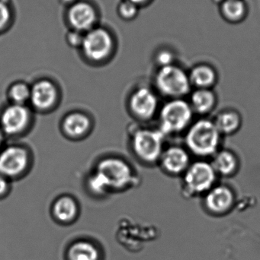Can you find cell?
<instances>
[{
  "mask_svg": "<svg viewBox=\"0 0 260 260\" xmlns=\"http://www.w3.org/2000/svg\"><path fill=\"white\" fill-rule=\"evenodd\" d=\"M30 150L24 145H4L0 151V174L13 181L27 174L32 165Z\"/></svg>",
  "mask_w": 260,
  "mask_h": 260,
  "instance_id": "52a82bcc",
  "label": "cell"
},
{
  "mask_svg": "<svg viewBox=\"0 0 260 260\" xmlns=\"http://www.w3.org/2000/svg\"><path fill=\"white\" fill-rule=\"evenodd\" d=\"M33 113L27 105L8 104L0 111V129L5 137L21 136L32 126Z\"/></svg>",
  "mask_w": 260,
  "mask_h": 260,
  "instance_id": "ba28073f",
  "label": "cell"
},
{
  "mask_svg": "<svg viewBox=\"0 0 260 260\" xmlns=\"http://www.w3.org/2000/svg\"><path fill=\"white\" fill-rule=\"evenodd\" d=\"M154 82L157 94L169 100L183 99L192 91L189 73L175 64L159 68Z\"/></svg>",
  "mask_w": 260,
  "mask_h": 260,
  "instance_id": "5b68a950",
  "label": "cell"
},
{
  "mask_svg": "<svg viewBox=\"0 0 260 260\" xmlns=\"http://www.w3.org/2000/svg\"><path fill=\"white\" fill-rule=\"evenodd\" d=\"M68 20L73 30L83 33L93 28L97 20V14L90 3L77 2L70 7Z\"/></svg>",
  "mask_w": 260,
  "mask_h": 260,
  "instance_id": "9a60e30c",
  "label": "cell"
},
{
  "mask_svg": "<svg viewBox=\"0 0 260 260\" xmlns=\"http://www.w3.org/2000/svg\"><path fill=\"white\" fill-rule=\"evenodd\" d=\"M213 120L221 136H232L241 129L243 119L241 113L235 109L220 111Z\"/></svg>",
  "mask_w": 260,
  "mask_h": 260,
  "instance_id": "ac0fdd59",
  "label": "cell"
},
{
  "mask_svg": "<svg viewBox=\"0 0 260 260\" xmlns=\"http://www.w3.org/2000/svg\"><path fill=\"white\" fill-rule=\"evenodd\" d=\"M68 256L70 260H99V253L91 243L79 241L71 246Z\"/></svg>",
  "mask_w": 260,
  "mask_h": 260,
  "instance_id": "603a6c76",
  "label": "cell"
},
{
  "mask_svg": "<svg viewBox=\"0 0 260 260\" xmlns=\"http://www.w3.org/2000/svg\"><path fill=\"white\" fill-rule=\"evenodd\" d=\"M235 203V192L227 185L216 184L204 195L205 206L214 214L226 213Z\"/></svg>",
  "mask_w": 260,
  "mask_h": 260,
  "instance_id": "4fadbf2b",
  "label": "cell"
},
{
  "mask_svg": "<svg viewBox=\"0 0 260 260\" xmlns=\"http://www.w3.org/2000/svg\"><path fill=\"white\" fill-rule=\"evenodd\" d=\"M221 137L213 120L201 118L186 130L185 143L188 151L194 155L201 158L212 157L221 149Z\"/></svg>",
  "mask_w": 260,
  "mask_h": 260,
  "instance_id": "7a4b0ae2",
  "label": "cell"
},
{
  "mask_svg": "<svg viewBox=\"0 0 260 260\" xmlns=\"http://www.w3.org/2000/svg\"><path fill=\"white\" fill-rule=\"evenodd\" d=\"M128 105L133 117L143 123L152 120L158 115L160 111L158 94L154 88L145 85L132 91Z\"/></svg>",
  "mask_w": 260,
  "mask_h": 260,
  "instance_id": "9c48e42d",
  "label": "cell"
},
{
  "mask_svg": "<svg viewBox=\"0 0 260 260\" xmlns=\"http://www.w3.org/2000/svg\"><path fill=\"white\" fill-rule=\"evenodd\" d=\"M189 77L191 85L195 89H213L218 82L216 71L207 64H199L194 67L189 73Z\"/></svg>",
  "mask_w": 260,
  "mask_h": 260,
  "instance_id": "d6986e66",
  "label": "cell"
},
{
  "mask_svg": "<svg viewBox=\"0 0 260 260\" xmlns=\"http://www.w3.org/2000/svg\"><path fill=\"white\" fill-rule=\"evenodd\" d=\"M93 127V120L82 111H72L66 114L61 122V130L66 137L80 140L87 137Z\"/></svg>",
  "mask_w": 260,
  "mask_h": 260,
  "instance_id": "5bb4252c",
  "label": "cell"
},
{
  "mask_svg": "<svg viewBox=\"0 0 260 260\" xmlns=\"http://www.w3.org/2000/svg\"><path fill=\"white\" fill-rule=\"evenodd\" d=\"M156 63L159 68L167 67L174 64V55L169 50H163L157 53L156 56Z\"/></svg>",
  "mask_w": 260,
  "mask_h": 260,
  "instance_id": "d4e9b609",
  "label": "cell"
},
{
  "mask_svg": "<svg viewBox=\"0 0 260 260\" xmlns=\"http://www.w3.org/2000/svg\"><path fill=\"white\" fill-rule=\"evenodd\" d=\"M190 152L180 145L165 148L159 160L163 172L170 176H182L191 165Z\"/></svg>",
  "mask_w": 260,
  "mask_h": 260,
  "instance_id": "7c38bea8",
  "label": "cell"
},
{
  "mask_svg": "<svg viewBox=\"0 0 260 260\" xmlns=\"http://www.w3.org/2000/svg\"><path fill=\"white\" fill-rule=\"evenodd\" d=\"M221 13L226 20L230 22L242 21L247 13V6L243 0H223Z\"/></svg>",
  "mask_w": 260,
  "mask_h": 260,
  "instance_id": "44dd1931",
  "label": "cell"
},
{
  "mask_svg": "<svg viewBox=\"0 0 260 260\" xmlns=\"http://www.w3.org/2000/svg\"><path fill=\"white\" fill-rule=\"evenodd\" d=\"M129 138L131 151L139 161L146 165L159 163L165 148L166 136L158 128H134Z\"/></svg>",
  "mask_w": 260,
  "mask_h": 260,
  "instance_id": "3957f363",
  "label": "cell"
},
{
  "mask_svg": "<svg viewBox=\"0 0 260 260\" xmlns=\"http://www.w3.org/2000/svg\"><path fill=\"white\" fill-rule=\"evenodd\" d=\"M193 115L189 102L183 99H171L160 108L158 129L166 137L186 132L193 123Z\"/></svg>",
  "mask_w": 260,
  "mask_h": 260,
  "instance_id": "277c9868",
  "label": "cell"
},
{
  "mask_svg": "<svg viewBox=\"0 0 260 260\" xmlns=\"http://www.w3.org/2000/svg\"><path fill=\"white\" fill-rule=\"evenodd\" d=\"M83 38L84 35H82V32L78 31L73 29L71 31H69L67 35V43L73 47H82Z\"/></svg>",
  "mask_w": 260,
  "mask_h": 260,
  "instance_id": "4316f807",
  "label": "cell"
},
{
  "mask_svg": "<svg viewBox=\"0 0 260 260\" xmlns=\"http://www.w3.org/2000/svg\"><path fill=\"white\" fill-rule=\"evenodd\" d=\"M189 103L194 114L206 116L216 108L218 97L213 89L196 88L191 93Z\"/></svg>",
  "mask_w": 260,
  "mask_h": 260,
  "instance_id": "e0dca14e",
  "label": "cell"
},
{
  "mask_svg": "<svg viewBox=\"0 0 260 260\" xmlns=\"http://www.w3.org/2000/svg\"><path fill=\"white\" fill-rule=\"evenodd\" d=\"M12 182L7 177L0 174V200L6 198L10 193Z\"/></svg>",
  "mask_w": 260,
  "mask_h": 260,
  "instance_id": "83f0119b",
  "label": "cell"
},
{
  "mask_svg": "<svg viewBox=\"0 0 260 260\" xmlns=\"http://www.w3.org/2000/svg\"><path fill=\"white\" fill-rule=\"evenodd\" d=\"M53 216L61 223H70L77 216L79 206L74 197L62 195L55 200L52 206Z\"/></svg>",
  "mask_w": 260,
  "mask_h": 260,
  "instance_id": "ffe728a7",
  "label": "cell"
},
{
  "mask_svg": "<svg viewBox=\"0 0 260 260\" xmlns=\"http://www.w3.org/2000/svg\"><path fill=\"white\" fill-rule=\"evenodd\" d=\"M128 1H131V3H134V4L139 6V5H142L143 4V3H146L148 0H128Z\"/></svg>",
  "mask_w": 260,
  "mask_h": 260,
  "instance_id": "f546056e",
  "label": "cell"
},
{
  "mask_svg": "<svg viewBox=\"0 0 260 260\" xmlns=\"http://www.w3.org/2000/svg\"><path fill=\"white\" fill-rule=\"evenodd\" d=\"M118 12L121 18L129 21L137 16L138 13V6L128 0H124L119 3Z\"/></svg>",
  "mask_w": 260,
  "mask_h": 260,
  "instance_id": "cb8c5ba5",
  "label": "cell"
},
{
  "mask_svg": "<svg viewBox=\"0 0 260 260\" xmlns=\"http://www.w3.org/2000/svg\"><path fill=\"white\" fill-rule=\"evenodd\" d=\"M9 104L27 105L30 101L31 85L22 81H17L9 85L6 91Z\"/></svg>",
  "mask_w": 260,
  "mask_h": 260,
  "instance_id": "7402d4cb",
  "label": "cell"
},
{
  "mask_svg": "<svg viewBox=\"0 0 260 260\" xmlns=\"http://www.w3.org/2000/svg\"><path fill=\"white\" fill-rule=\"evenodd\" d=\"M10 18V8L6 2L0 0V31L8 25Z\"/></svg>",
  "mask_w": 260,
  "mask_h": 260,
  "instance_id": "484cf974",
  "label": "cell"
},
{
  "mask_svg": "<svg viewBox=\"0 0 260 260\" xmlns=\"http://www.w3.org/2000/svg\"><path fill=\"white\" fill-rule=\"evenodd\" d=\"M5 139H6V137H5L4 135H3V132L0 129V151H1L2 148L4 147Z\"/></svg>",
  "mask_w": 260,
  "mask_h": 260,
  "instance_id": "f1b7e54d",
  "label": "cell"
},
{
  "mask_svg": "<svg viewBox=\"0 0 260 260\" xmlns=\"http://www.w3.org/2000/svg\"><path fill=\"white\" fill-rule=\"evenodd\" d=\"M182 177V192L187 197H195L204 196L215 186L218 174L211 162L199 160L191 163Z\"/></svg>",
  "mask_w": 260,
  "mask_h": 260,
  "instance_id": "8992f818",
  "label": "cell"
},
{
  "mask_svg": "<svg viewBox=\"0 0 260 260\" xmlns=\"http://www.w3.org/2000/svg\"><path fill=\"white\" fill-rule=\"evenodd\" d=\"M211 164L218 176L225 177L235 175L241 166L238 155L232 150L226 148H221L212 157Z\"/></svg>",
  "mask_w": 260,
  "mask_h": 260,
  "instance_id": "2e32d148",
  "label": "cell"
},
{
  "mask_svg": "<svg viewBox=\"0 0 260 260\" xmlns=\"http://www.w3.org/2000/svg\"><path fill=\"white\" fill-rule=\"evenodd\" d=\"M60 97L57 85L50 79H39L31 85L29 104L35 111L48 113L53 111L58 105Z\"/></svg>",
  "mask_w": 260,
  "mask_h": 260,
  "instance_id": "8fae6325",
  "label": "cell"
},
{
  "mask_svg": "<svg viewBox=\"0 0 260 260\" xmlns=\"http://www.w3.org/2000/svg\"><path fill=\"white\" fill-rule=\"evenodd\" d=\"M137 184V177L127 160L117 156H108L99 160L89 175V192L98 197L123 192Z\"/></svg>",
  "mask_w": 260,
  "mask_h": 260,
  "instance_id": "6da1fadb",
  "label": "cell"
},
{
  "mask_svg": "<svg viewBox=\"0 0 260 260\" xmlns=\"http://www.w3.org/2000/svg\"><path fill=\"white\" fill-rule=\"evenodd\" d=\"M113 47L114 44L109 32L101 27H93L84 35L81 48L89 60L100 63L111 56Z\"/></svg>",
  "mask_w": 260,
  "mask_h": 260,
  "instance_id": "30bf717a",
  "label": "cell"
}]
</instances>
